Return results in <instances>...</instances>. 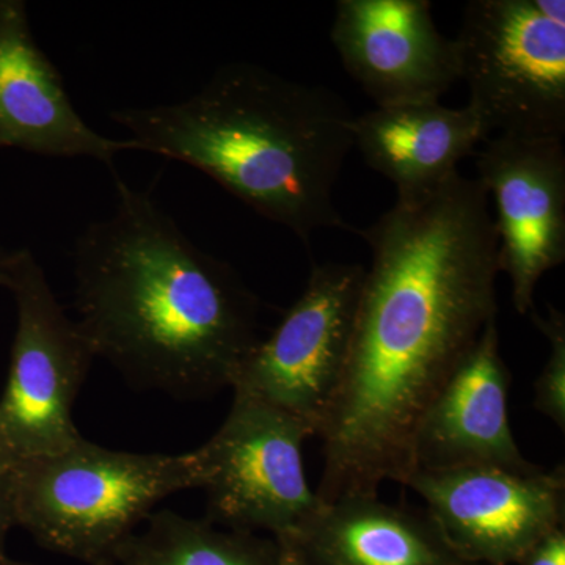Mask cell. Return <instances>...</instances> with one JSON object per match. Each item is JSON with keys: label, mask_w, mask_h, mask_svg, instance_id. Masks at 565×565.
<instances>
[{"label": "cell", "mask_w": 565, "mask_h": 565, "mask_svg": "<svg viewBox=\"0 0 565 565\" xmlns=\"http://www.w3.org/2000/svg\"><path fill=\"white\" fill-rule=\"evenodd\" d=\"M277 542L280 545V563L278 565H307L291 542L281 537L277 539Z\"/></svg>", "instance_id": "ffe728a7"}, {"label": "cell", "mask_w": 565, "mask_h": 565, "mask_svg": "<svg viewBox=\"0 0 565 565\" xmlns=\"http://www.w3.org/2000/svg\"><path fill=\"white\" fill-rule=\"evenodd\" d=\"M475 156L497 206L500 273L511 280L516 313L527 315L539 280L565 259L563 139L497 136Z\"/></svg>", "instance_id": "30bf717a"}, {"label": "cell", "mask_w": 565, "mask_h": 565, "mask_svg": "<svg viewBox=\"0 0 565 565\" xmlns=\"http://www.w3.org/2000/svg\"><path fill=\"white\" fill-rule=\"evenodd\" d=\"M452 41L489 139H564V0H473Z\"/></svg>", "instance_id": "5b68a950"}, {"label": "cell", "mask_w": 565, "mask_h": 565, "mask_svg": "<svg viewBox=\"0 0 565 565\" xmlns=\"http://www.w3.org/2000/svg\"><path fill=\"white\" fill-rule=\"evenodd\" d=\"M487 139L470 107L455 109L440 102L375 107L352 120L353 148L393 182L396 203L407 206L433 196Z\"/></svg>", "instance_id": "5bb4252c"}, {"label": "cell", "mask_w": 565, "mask_h": 565, "mask_svg": "<svg viewBox=\"0 0 565 565\" xmlns=\"http://www.w3.org/2000/svg\"><path fill=\"white\" fill-rule=\"evenodd\" d=\"M330 39L375 107L440 102L459 82L455 41L427 0H338Z\"/></svg>", "instance_id": "8fae6325"}, {"label": "cell", "mask_w": 565, "mask_h": 565, "mask_svg": "<svg viewBox=\"0 0 565 565\" xmlns=\"http://www.w3.org/2000/svg\"><path fill=\"white\" fill-rule=\"evenodd\" d=\"M2 286L13 294L17 332L0 396V459L14 463L81 440L73 408L96 355L31 250L10 252Z\"/></svg>", "instance_id": "8992f818"}, {"label": "cell", "mask_w": 565, "mask_h": 565, "mask_svg": "<svg viewBox=\"0 0 565 565\" xmlns=\"http://www.w3.org/2000/svg\"><path fill=\"white\" fill-rule=\"evenodd\" d=\"M10 252L3 250L0 247V286H2L3 273H6L7 259H9Z\"/></svg>", "instance_id": "44dd1931"}, {"label": "cell", "mask_w": 565, "mask_h": 565, "mask_svg": "<svg viewBox=\"0 0 565 565\" xmlns=\"http://www.w3.org/2000/svg\"><path fill=\"white\" fill-rule=\"evenodd\" d=\"M526 565H565V535L563 527L553 531L523 555Z\"/></svg>", "instance_id": "ac0fdd59"}, {"label": "cell", "mask_w": 565, "mask_h": 565, "mask_svg": "<svg viewBox=\"0 0 565 565\" xmlns=\"http://www.w3.org/2000/svg\"><path fill=\"white\" fill-rule=\"evenodd\" d=\"M370 247L351 348L316 437L321 503L404 484L424 412L497 319L498 234L478 178L355 230Z\"/></svg>", "instance_id": "6da1fadb"}, {"label": "cell", "mask_w": 565, "mask_h": 565, "mask_svg": "<svg viewBox=\"0 0 565 565\" xmlns=\"http://www.w3.org/2000/svg\"><path fill=\"white\" fill-rule=\"evenodd\" d=\"M456 552L493 561L525 555L563 526L564 465L512 471L497 467L414 470L404 484Z\"/></svg>", "instance_id": "9c48e42d"}, {"label": "cell", "mask_w": 565, "mask_h": 565, "mask_svg": "<svg viewBox=\"0 0 565 565\" xmlns=\"http://www.w3.org/2000/svg\"><path fill=\"white\" fill-rule=\"evenodd\" d=\"M137 151L188 163L305 244L322 228L355 232L333 202L353 148V115L323 87L237 62L184 102L110 111Z\"/></svg>", "instance_id": "3957f363"}, {"label": "cell", "mask_w": 565, "mask_h": 565, "mask_svg": "<svg viewBox=\"0 0 565 565\" xmlns=\"http://www.w3.org/2000/svg\"><path fill=\"white\" fill-rule=\"evenodd\" d=\"M18 148L46 158H88L109 167L137 150L131 139H110L81 117L57 66L33 36L28 6L0 0V150Z\"/></svg>", "instance_id": "7c38bea8"}, {"label": "cell", "mask_w": 565, "mask_h": 565, "mask_svg": "<svg viewBox=\"0 0 565 565\" xmlns=\"http://www.w3.org/2000/svg\"><path fill=\"white\" fill-rule=\"evenodd\" d=\"M117 204L74 245V303L96 359L139 390L202 399L230 388L263 340L262 303L193 244L150 192L115 174Z\"/></svg>", "instance_id": "7a4b0ae2"}, {"label": "cell", "mask_w": 565, "mask_h": 565, "mask_svg": "<svg viewBox=\"0 0 565 565\" xmlns=\"http://www.w3.org/2000/svg\"><path fill=\"white\" fill-rule=\"evenodd\" d=\"M103 565H115L114 561L111 563L103 564Z\"/></svg>", "instance_id": "603a6c76"}, {"label": "cell", "mask_w": 565, "mask_h": 565, "mask_svg": "<svg viewBox=\"0 0 565 565\" xmlns=\"http://www.w3.org/2000/svg\"><path fill=\"white\" fill-rule=\"evenodd\" d=\"M14 522L13 484L10 463L0 459V556L6 555L7 535Z\"/></svg>", "instance_id": "d6986e66"}, {"label": "cell", "mask_w": 565, "mask_h": 565, "mask_svg": "<svg viewBox=\"0 0 565 565\" xmlns=\"http://www.w3.org/2000/svg\"><path fill=\"white\" fill-rule=\"evenodd\" d=\"M315 437L307 424L245 394L217 433L195 449L207 522L233 531L289 535L321 501L308 484L302 448Z\"/></svg>", "instance_id": "52a82bcc"}, {"label": "cell", "mask_w": 565, "mask_h": 565, "mask_svg": "<svg viewBox=\"0 0 565 565\" xmlns=\"http://www.w3.org/2000/svg\"><path fill=\"white\" fill-rule=\"evenodd\" d=\"M509 390L511 373L501 356L493 319L424 412L412 448V471L462 467L534 470L512 433Z\"/></svg>", "instance_id": "4fadbf2b"}, {"label": "cell", "mask_w": 565, "mask_h": 565, "mask_svg": "<svg viewBox=\"0 0 565 565\" xmlns=\"http://www.w3.org/2000/svg\"><path fill=\"white\" fill-rule=\"evenodd\" d=\"M424 514L385 503L379 494L344 498L319 503L302 525L281 539L305 561L323 565H455V550Z\"/></svg>", "instance_id": "9a60e30c"}, {"label": "cell", "mask_w": 565, "mask_h": 565, "mask_svg": "<svg viewBox=\"0 0 565 565\" xmlns=\"http://www.w3.org/2000/svg\"><path fill=\"white\" fill-rule=\"evenodd\" d=\"M363 277L362 264L313 266L297 302L241 364L233 393L294 416L316 437L343 375Z\"/></svg>", "instance_id": "ba28073f"}, {"label": "cell", "mask_w": 565, "mask_h": 565, "mask_svg": "<svg viewBox=\"0 0 565 565\" xmlns=\"http://www.w3.org/2000/svg\"><path fill=\"white\" fill-rule=\"evenodd\" d=\"M115 565H278L280 545L244 531H221L173 511L152 512L114 557Z\"/></svg>", "instance_id": "2e32d148"}, {"label": "cell", "mask_w": 565, "mask_h": 565, "mask_svg": "<svg viewBox=\"0 0 565 565\" xmlns=\"http://www.w3.org/2000/svg\"><path fill=\"white\" fill-rule=\"evenodd\" d=\"M533 321L550 344L548 359L534 384V408L565 429V318L556 308L534 313Z\"/></svg>", "instance_id": "e0dca14e"}, {"label": "cell", "mask_w": 565, "mask_h": 565, "mask_svg": "<svg viewBox=\"0 0 565 565\" xmlns=\"http://www.w3.org/2000/svg\"><path fill=\"white\" fill-rule=\"evenodd\" d=\"M10 468L17 526L50 552L88 565L111 563L167 497L199 489L192 451L137 455L84 437Z\"/></svg>", "instance_id": "277c9868"}, {"label": "cell", "mask_w": 565, "mask_h": 565, "mask_svg": "<svg viewBox=\"0 0 565 565\" xmlns=\"http://www.w3.org/2000/svg\"><path fill=\"white\" fill-rule=\"evenodd\" d=\"M0 565H32L28 563H22V561L11 559L9 555L0 556Z\"/></svg>", "instance_id": "7402d4cb"}]
</instances>
